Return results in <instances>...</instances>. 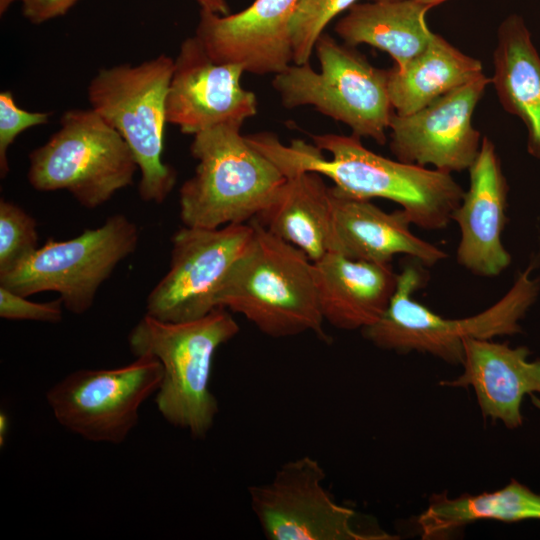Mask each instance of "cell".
I'll use <instances>...</instances> for the list:
<instances>
[{
    "label": "cell",
    "instance_id": "cell-1",
    "mask_svg": "<svg viewBox=\"0 0 540 540\" xmlns=\"http://www.w3.org/2000/svg\"><path fill=\"white\" fill-rule=\"evenodd\" d=\"M311 137L313 144L294 139L288 145L270 133H257L246 139L285 176L313 171L331 179L335 187L353 197L393 201L413 225L428 231L442 230L452 221L464 190L451 173L379 155L354 134Z\"/></svg>",
    "mask_w": 540,
    "mask_h": 540
},
{
    "label": "cell",
    "instance_id": "cell-2",
    "mask_svg": "<svg viewBox=\"0 0 540 540\" xmlns=\"http://www.w3.org/2000/svg\"><path fill=\"white\" fill-rule=\"evenodd\" d=\"M254 238L217 295V307L243 315L262 333L282 338L313 332L326 339L314 262L257 219Z\"/></svg>",
    "mask_w": 540,
    "mask_h": 540
},
{
    "label": "cell",
    "instance_id": "cell-3",
    "mask_svg": "<svg viewBox=\"0 0 540 540\" xmlns=\"http://www.w3.org/2000/svg\"><path fill=\"white\" fill-rule=\"evenodd\" d=\"M239 332V325L225 308L202 318L164 322L145 315L128 335L131 353L152 355L163 369L155 403L171 425L204 438L219 411L211 392L210 376L217 349Z\"/></svg>",
    "mask_w": 540,
    "mask_h": 540
},
{
    "label": "cell",
    "instance_id": "cell-4",
    "mask_svg": "<svg viewBox=\"0 0 540 540\" xmlns=\"http://www.w3.org/2000/svg\"><path fill=\"white\" fill-rule=\"evenodd\" d=\"M240 129L225 124L193 135L190 151L198 163L179 191L185 226L213 229L246 223L279 197L287 177Z\"/></svg>",
    "mask_w": 540,
    "mask_h": 540
},
{
    "label": "cell",
    "instance_id": "cell-5",
    "mask_svg": "<svg viewBox=\"0 0 540 540\" xmlns=\"http://www.w3.org/2000/svg\"><path fill=\"white\" fill-rule=\"evenodd\" d=\"M532 265L519 274L510 290L486 310L470 317L449 319L412 298L424 277L414 267L398 274L396 290L381 318L362 330L375 346L409 353H428L451 364H461L466 337L492 339L521 331L519 320L535 302L539 280L530 277Z\"/></svg>",
    "mask_w": 540,
    "mask_h": 540
},
{
    "label": "cell",
    "instance_id": "cell-6",
    "mask_svg": "<svg viewBox=\"0 0 540 540\" xmlns=\"http://www.w3.org/2000/svg\"><path fill=\"white\" fill-rule=\"evenodd\" d=\"M174 59L160 54L138 65L101 68L88 85L91 108L119 132L140 170L138 193L161 204L175 186V169L162 160L166 97Z\"/></svg>",
    "mask_w": 540,
    "mask_h": 540
},
{
    "label": "cell",
    "instance_id": "cell-7",
    "mask_svg": "<svg viewBox=\"0 0 540 540\" xmlns=\"http://www.w3.org/2000/svg\"><path fill=\"white\" fill-rule=\"evenodd\" d=\"M314 51L320 71L309 63L289 65L272 86L286 109L312 106L348 126L352 134L387 142L394 113L388 93V69L373 66L355 47L322 33Z\"/></svg>",
    "mask_w": 540,
    "mask_h": 540
},
{
    "label": "cell",
    "instance_id": "cell-8",
    "mask_svg": "<svg viewBox=\"0 0 540 540\" xmlns=\"http://www.w3.org/2000/svg\"><path fill=\"white\" fill-rule=\"evenodd\" d=\"M138 170L128 144L92 108L69 109L60 127L29 154L27 178L37 191H68L85 208L106 203Z\"/></svg>",
    "mask_w": 540,
    "mask_h": 540
},
{
    "label": "cell",
    "instance_id": "cell-9",
    "mask_svg": "<svg viewBox=\"0 0 540 540\" xmlns=\"http://www.w3.org/2000/svg\"><path fill=\"white\" fill-rule=\"evenodd\" d=\"M138 241L136 224L123 214H114L72 239L49 238L21 265L0 276V286L24 297L58 292L68 311L83 314L93 305L101 284L136 250Z\"/></svg>",
    "mask_w": 540,
    "mask_h": 540
},
{
    "label": "cell",
    "instance_id": "cell-10",
    "mask_svg": "<svg viewBox=\"0 0 540 540\" xmlns=\"http://www.w3.org/2000/svg\"><path fill=\"white\" fill-rule=\"evenodd\" d=\"M163 369L152 355H141L119 368L81 369L46 394L55 419L92 442H123L139 420L143 402L155 393Z\"/></svg>",
    "mask_w": 540,
    "mask_h": 540
},
{
    "label": "cell",
    "instance_id": "cell-11",
    "mask_svg": "<svg viewBox=\"0 0 540 540\" xmlns=\"http://www.w3.org/2000/svg\"><path fill=\"white\" fill-rule=\"evenodd\" d=\"M251 223L219 228L183 226L171 241L168 272L146 300V314L164 322H187L217 307L219 290L254 238Z\"/></svg>",
    "mask_w": 540,
    "mask_h": 540
},
{
    "label": "cell",
    "instance_id": "cell-12",
    "mask_svg": "<svg viewBox=\"0 0 540 540\" xmlns=\"http://www.w3.org/2000/svg\"><path fill=\"white\" fill-rule=\"evenodd\" d=\"M319 461L302 456L282 464L272 479L249 487L253 513L269 540H385L386 533H363L355 511L337 503L324 486Z\"/></svg>",
    "mask_w": 540,
    "mask_h": 540
},
{
    "label": "cell",
    "instance_id": "cell-13",
    "mask_svg": "<svg viewBox=\"0 0 540 540\" xmlns=\"http://www.w3.org/2000/svg\"><path fill=\"white\" fill-rule=\"evenodd\" d=\"M489 85L483 74L411 114L394 112L389 130L396 159L449 173L468 170L482 141L472 118Z\"/></svg>",
    "mask_w": 540,
    "mask_h": 540
},
{
    "label": "cell",
    "instance_id": "cell-14",
    "mask_svg": "<svg viewBox=\"0 0 540 540\" xmlns=\"http://www.w3.org/2000/svg\"><path fill=\"white\" fill-rule=\"evenodd\" d=\"M244 72L241 65L215 62L195 35L187 37L174 59L167 123L189 135L218 125L242 126L257 114L256 95L241 85Z\"/></svg>",
    "mask_w": 540,
    "mask_h": 540
},
{
    "label": "cell",
    "instance_id": "cell-15",
    "mask_svg": "<svg viewBox=\"0 0 540 540\" xmlns=\"http://www.w3.org/2000/svg\"><path fill=\"white\" fill-rule=\"evenodd\" d=\"M298 0H255L219 15L201 9L195 36L217 63L256 75L278 74L293 63L290 23Z\"/></svg>",
    "mask_w": 540,
    "mask_h": 540
},
{
    "label": "cell",
    "instance_id": "cell-16",
    "mask_svg": "<svg viewBox=\"0 0 540 540\" xmlns=\"http://www.w3.org/2000/svg\"><path fill=\"white\" fill-rule=\"evenodd\" d=\"M468 171V189L452 214V221L460 231L456 259L477 276L495 277L511 263L502 242L509 185L489 137H482L479 152Z\"/></svg>",
    "mask_w": 540,
    "mask_h": 540
},
{
    "label": "cell",
    "instance_id": "cell-17",
    "mask_svg": "<svg viewBox=\"0 0 540 540\" xmlns=\"http://www.w3.org/2000/svg\"><path fill=\"white\" fill-rule=\"evenodd\" d=\"M332 212L331 252L355 260L391 264L396 255L414 258L426 266L448 255L410 229L404 210L386 212L371 200L348 195L335 186L329 188Z\"/></svg>",
    "mask_w": 540,
    "mask_h": 540
},
{
    "label": "cell",
    "instance_id": "cell-18",
    "mask_svg": "<svg viewBox=\"0 0 540 540\" xmlns=\"http://www.w3.org/2000/svg\"><path fill=\"white\" fill-rule=\"evenodd\" d=\"M529 354L526 347L466 337L462 374L440 385L472 387L484 417L499 420L511 429L519 427L524 396L540 393V360L529 361Z\"/></svg>",
    "mask_w": 540,
    "mask_h": 540
},
{
    "label": "cell",
    "instance_id": "cell-19",
    "mask_svg": "<svg viewBox=\"0 0 540 540\" xmlns=\"http://www.w3.org/2000/svg\"><path fill=\"white\" fill-rule=\"evenodd\" d=\"M320 309L332 326L363 330L386 311L398 274L391 264L355 260L329 252L314 262Z\"/></svg>",
    "mask_w": 540,
    "mask_h": 540
},
{
    "label": "cell",
    "instance_id": "cell-20",
    "mask_svg": "<svg viewBox=\"0 0 540 540\" xmlns=\"http://www.w3.org/2000/svg\"><path fill=\"white\" fill-rule=\"evenodd\" d=\"M492 63L498 101L521 120L527 152L540 159V54L521 15L509 14L499 24Z\"/></svg>",
    "mask_w": 540,
    "mask_h": 540
},
{
    "label": "cell",
    "instance_id": "cell-21",
    "mask_svg": "<svg viewBox=\"0 0 540 540\" xmlns=\"http://www.w3.org/2000/svg\"><path fill=\"white\" fill-rule=\"evenodd\" d=\"M431 6L410 0L356 3L335 25L344 43L366 44L387 53L402 68L421 53L434 32L426 22Z\"/></svg>",
    "mask_w": 540,
    "mask_h": 540
},
{
    "label": "cell",
    "instance_id": "cell-22",
    "mask_svg": "<svg viewBox=\"0 0 540 540\" xmlns=\"http://www.w3.org/2000/svg\"><path fill=\"white\" fill-rule=\"evenodd\" d=\"M286 177L277 200L255 219L315 262L331 252L330 187L321 174L313 171Z\"/></svg>",
    "mask_w": 540,
    "mask_h": 540
},
{
    "label": "cell",
    "instance_id": "cell-23",
    "mask_svg": "<svg viewBox=\"0 0 540 540\" xmlns=\"http://www.w3.org/2000/svg\"><path fill=\"white\" fill-rule=\"evenodd\" d=\"M480 60L434 33L427 47L402 68L388 69V93L398 115L411 114L483 75Z\"/></svg>",
    "mask_w": 540,
    "mask_h": 540
},
{
    "label": "cell",
    "instance_id": "cell-24",
    "mask_svg": "<svg viewBox=\"0 0 540 540\" xmlns=\"http://www.w3.org/2000/svg\"><path fill=\"white\" fill-rule=\"evenodd\" d=\"M478 520H540V494L516 480L499 490L477 495L451 498L446 492L433 494L417 517L416 526L423 539H439Z\"/></svg>",
    "mask_w": 540,
    "mask_h": 540
},
{
    "label": "cell",
    "instance_id": "cell-25",
    "mask_svg": "<svg viewBox=\"0 0 540 540\" xmlns=\"http://www.w3.org/2000/svg\"><path fill=\"white\" fill-rule=\"evenodd\" d=\"M356 3L358 0H298L290 23L293 63H309L327 25Z\"/></svg>",
    "mask_w": 540,
    "mask_h": 540
},
{
    "label": "cell",
    "instance_id": "cell-26",
    "mask_svg": "<svg viewBox=\"0 0 540 540\" xmlns=\"http://www.w3.org/2000/svg\"><path fill=\"white\" fill-rule=\"evenodd\" d=\"M35 219L13 202L0 200V276L5 275L38 249Z\"/></svg>",
    "mask_w": 540,
    "mask_h": 540
},
{
    "label": "cell",
    "instance_id": "cell-27",
    "mask_svg": "<svg viewBox=\"0 0 540 540\" xmlns=\"http://www.w3.org/2000/svg\"><path fill=\"white\" fill-rule=\"evenodd\" d=\"M50 113L31 112L19 107L11 91L0 93V174L4 178L9 172L7 152L18 135L25 130L45 125Z\"/></svg>",
    "mask_w": 540,
    "mask_h": 540
},
{
    "label": "cell",
    "instance_id": "cell-28",
    "mask_svg": "<svg viewBox=\"0 0 540 540\" xmlns=\"http://www.w3.org/2000/svg\"><path fill=\"white\" fill-rule=\"evenodd\" d=\"M0 286V316L8 320H31L58 323L62 320L63 301L61 298L37 303Z\"/></svg>",
    "mask_w": 540,
    "mask_h": 540
},
{
    "label": "cell",
    "instance_id": "cell-29",
    "mask_svg": "<svg viewBox=\"0 0 540 540\" xmlns=\"http://www.w3.org/2000/svg\"><path fill=\"white\" fill-rule=\"evenodd\" d=\"M79 0H20L24 18L42 24L65 15Z\"/></svg>",
    "mask_w": 540,
    "mask_h": 540
},
{
    "label": "cell",
    "instance_id": "cell-30",
    "mask_svg": "<svg viewBox=\"0 0 540 540\" xmlns=\"http://www.w3.org/2000/svg\"><path fill=\"white\" fill-rule=\"evenodd\" d=\"M201 6V9L211 11L219 15L230 14V7L227 0H195Z\"/></svg>",
    "mask_w": 540,
    "mask_h": 540
},
{
    "label": "cell",
    "instance_id": "cell-31",
    "mask_svg": "<svg viewBox=\"0 0 540 540\" xmlns=\"http://www.w3.org/2000/svg\"><path fill=\"white\" fill-rule=\"evenodd\" d=\"M9 421L8 416L5 412L0 413V445L3 447L5 445L7 434H8Z\"/></svg>",
    "mask_w": 540,
    "mask_h": 540
},
{
    "label": "cell",
    "instance_id": "cell-32",
    "mask_svg": "<svg viewBox=\"0 0 540 540\" xmlns=\"http://www.w3.org/2000/svg\"><path fill=\"white\" fill-rule=\"evenodd\" d=\"M369 1H399V0H369ZM410 1H415V2H418V3L426 4V5H429V6H431L433 8L435 6L443 4V3L447 2V1H450V0H410Z\"/></svg>",
    "mask_w": 540,
    "mask_h": 540
},
{
    "label": "cell",
    "instance_id": "cell-33",
    "mask_svg": "<svg viewBox=\"0 0 540 540\" xmlns=\"http://www.w3.org/2000/svg\"><path fill=\"white\" fill-rule=\"evenodd\" d=\"M20 0H0V15L6 14L11 5Z\"/></svg>",
    "mask_w": 540,
    "mask_h": 540
}]
</instances>
